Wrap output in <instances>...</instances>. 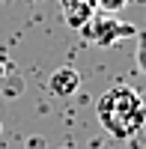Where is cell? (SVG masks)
<instances>
[{
  "instance_id": "6da1fadb",
  "label": "cell",
  "mask_w": 146,
  "mask_h": 149,
  "mask_svg": "<svg viewBox=\"0 0 146 149\" xmlns=\"http://www.w3.org/2000/svg\"><path fill=\"white\" fill-rule=\"evenodd\" d=\"M95 116L102 128L116 140L137 137L146 125V98L131 84H113L99 95L95 102Z\"/></svg>"
},
{
  "instance_id": "7a4b0ae2",
  "label": "cell",
  "mask_w": 146,
  "mask_h": 149,
  "mask_svg": "<svg viewBox=\"0 0 146 149\" xmlns=\"http://www.w3.org/2000/svg\"><path fill=\"white\" fill-rule=\"evenodd\" d=\"M81 33L87 36L90 42H95V45H113L119 36H131L134 33V27L131 24H119V21H87L81 27Z\"/></svg>"
},
{
  "instance_id": "3957f363",
  "label": "cell",
  "mask_w": 146,
  "mask_h": 149,
  "mask_svg": "<svg viewBox=\"0 0 146 149\" xmlns=\"http://www.w3.org/2000/svg\"><path fill=\"white\" fill-rule=\"evenodd\" d=\"M48 90H51L57 98L75 95V93L81 90V72L72 69V66H60V69L51 74V81H48Z\"/></svg>"
},
{
  "instance_id": "277c9868",
  "label": "cell",
  "mask_w": 146,
  "mask_h": 149,
  "mask_svg": "<svg viewBox=\"0 0 146 149\" xmlns=\"http://www.w3.org/2000/svg\"><path fill=\"white\" fill-rule=\"evenodd\" d=\"M134 63L146 74V33H137V51H134Z\"/></svg>"
},
{
  "instance_id": "5b68a950",
  "label": "cell",
  "mask_w": 146,
  "mask_h": 149,
  "mask_svg": "<svg viewBox=\"0 0 146 149\" xmlns=\"http://www.w3.org/2000/svg\"><path fill=\"white\" fill-rule=\"evenodd\" d=\"M9 72H12V63H9L6 57H0V81H3L6 74H9Z\"/></svg>"
}]
</instances>
